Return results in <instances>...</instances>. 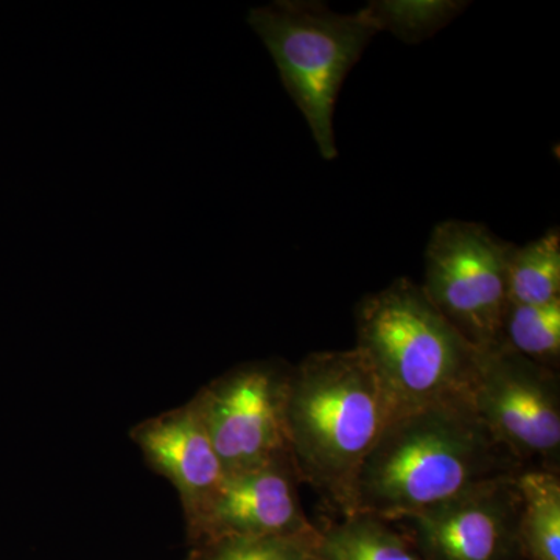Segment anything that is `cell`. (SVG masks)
<instances>
[{"instance_id": "cell-4", "label": "cell", "mask_w": 560, "mask_h": 560, "mask_svg": "<svg viewBox=\"0 0 560 560\" xmlns=\"http://www.w3.org/2000/svg\"><path fill=\"white\" fill-rule=\"evenodd\" d=\"M248 22L270 50L283 88L307 121L320 156L335 160L338 94L377 31L360 13H335L323 2L308 0L257 7L250 10Z\"/></svg>"}, {"instance_id": "cell-13", "label": "cell", "mask_w": 560, "mask_h": 560, "mask_svg": "<svg viewBox=\"0 0 560 560\" xmlns=\"http://www.w3.org/2000/svg\"><path fill=\"white\" fill-rule=\"evenodd\" d=\"M510 304L545 305L560 300V232L515 246L508 268Z\"/></svg>"}, {"instance_id": "cell-9", "label": "cell", "mask_w": 560, "mask_h": 560, "mask_svg": "<svg viewBox=\"0 0 560 560\" xmlns=\"http://www.w3.org/2000/svg\"><path fill=\"white\" fill-rule=\"evenodd\" d=\"M291 455L226 474L212 499L186 521L191 547L235 537L315 536L302 511Z\"/></svg>"}, {"instance_id": "cell-16", "label": "cell", "mask_w": 560, "mask_h": 560, "mask_svg": "<svg viewBox=\"0 0 560 560\" xmlns=\"http://www.w3.org/2000/svg\"><path fill=\"white\" fill-rule=\"evenodd\" d=\"M315 536L235 537L195 545L187 560H320Z\"/></svg>"}, {"instance_id": "cell-15", "label": "cell", "mask_w": 560, "mask_h": 560, "mask_svg": "<svg viewBox=\"0 0 560 560\" xmlns=\"http://www.w3.org/2000/svg\"><path fill=\"white\" fill-rule=\"evenodd\" d=\"M501 342L552 371L560 364V300L545 305H508Z\"/></svg>"}, {"instance_id": "cell-11", "label": "cell", "mask_w": 560, "mask_h": 560, "mask_svg": "<svg viewBox=\"0 0 560 560\" xmlns=\"http://www.w3.org/2000/svg\"><path fill=\"white\" fill-rule=\"evenodd\" d=\"M320 560H425L393 522L371 514L346 515L318 528Z\"/></svg>"}, {"instance_id": "cell-2", "label": "cell", "mask_w": 560, "mask_h": 560, "mask_svg": "<svg viewBox=\"0 0 560 560\" xmlns=\"http://www.w3.org/2000/svg\"><path fill=\"white\" fill-rule=\"evenodd\" d=\"M390 410L381 383L355 348L308 353L291 368L285 433L300 480L342 517L353 481Z\"/></svg>"}, {"instance_id": "cell-10", "label": "cell", "mask_w": 560, "mask_h": 560, "mask_svg": "<svg viewBox=\"0 0 560 560\" xmlns=\"http://www.w3.org/2000/svg\"><path fill=\"white\" fill-rule=\"evenodd\" d=\"M131 440L151 470L172 482L186 521L205 506L224 470L194 401L138 423Z\"/></svg>"}, {"instance_id": "cell-14", "label": "cell", "mask_w": 560, "mask_h": 560, "mask_svg": "<svg viewBox=\"0 0 560 560\" xmlns=\"http://www.w3.org/2000/svg\"><path fill=\"white\" fill-rule=\"evenodd\" d=\"M469 3L453 0H377L359 13L375 31L389 32L407 44H419L444 28Z\"/></svg>"}, {"instance_id": "cell-8", "label": "cell", "mask_w": 560, "mask_h": 560, "mask_svg": "<svg viewBox=\"0 0 560 560\" xmlns=\"http://www.w3.org/2000/svg\"><path fill=\"white\" fill-rule=\"evenodd\" d=\"M517 475L478 482L393 523L425 560H525Z\"/></svg>"}, {"instance_id": "cell-3", "label": "cell", "mask_w": 560, "mask_h": 560, "mask_svg": "<svg viewBox=\"0 0 560 560\" xmlns=\"http://www.w3.org/2000/svg\"><path fill=\"white\" fill-rule=\"evenodd\" d=\"M357 345L381 383L390 418L438 401L471 397L478 349L400 278L355 308Z\"/></svg>"}, {"instance_id": "cell-6", "label": "cell", "mask_w": 560, "mask_h": 560, "mask_svg": "<svg viewBox=\"0 0 560 560\" xmlns=\"http://www.w3.org/2000/svg\"><path fill=\"white\" fill-rule=\"evenodd\" d=\"M471 404L492 436L523 470L559 474L560 381L501 342L478 350Z\"/></svg>"}, {"instance_id": "cell-1", "label": "cell", "mask_w": 560, "mask_h": 560, "mask_svg": "<svg viewBox=\"0 0 560 560\" xmlns=\"http://www.w3.org/2000/svg\"><path fill=\"white\" fill-rule=\"evenodd\" d=\"M522 470L482 423L471 397L438 401L388 420L361 464L346 515L396 522Z\"/></svg>"}, {"instance_id": "cell-7", "label": "cell", "mask_w": 560, "mask_h": 560, "mask_svg": "<svg viewBox=\"0 0 560 560\" xmlns=\"http://www.w3.org/2000/svg\"><path fill=\"white\" fill-rule=\"evenodd\" d=\"M291 366L250 361L210 382L191 399L224 475L290 455L285 397Z\"/></svg>"}, {"instance_id": "cell-12", "label": "cell", "mask_w": 560, "mask_h": 560, "mask_svg": "<svg viewBox=\"0 0 560 560\" xmlns=\"http://www.w3.org/2000/svg\"><path fill=\"white\" fill-rule=\"evenodd\" d=\"M521 544L525 560H560V478L526 469L517 475Z\"/></svg>"}, {"instance_id": "cell-5", "label": "cell", "mask_w": 560, "mask_h": 560, "mask_svg": "<svg viewBox=\"0 0 560 560\" xmlns=\"http://www.w3.org/2000/svg\"><path fill=\"white\" fill-rule=\"evenodd\" d=\"M514 248L485 224L463 220L442 221L427 245L420 287L436 311L478 350L501 345Z\"/></svg>"}]
</instances>
